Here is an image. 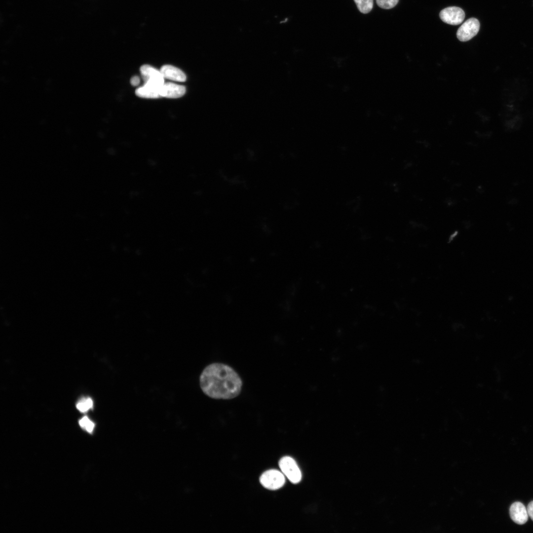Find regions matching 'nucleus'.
I'll return each mask as SVG.
<instances>
[{
    "label": "nucleus",
    "mask_w": 533,
    "mask_h": 533,
    "mask_svg": "<svg viewBox=\"0 0 533 533\" xmlns=\"http://www.w3.org/2000/svg\"><path fill=\"white\" fill-rule=\"evenodd\" d=\"M509 512L511 519L517 524L523 525L528 521L529 515L527 510L520 502L512 504Z\"/></svg>",
    "instance_id": "8"
},
{
    "label": "nucleus",
    "mask_w": 533,
    "mask_h": 533,
    "mask_svg": "<svg viewBox=\"0 0 533 533\" xmlns=\"http://www.w3.org/2000/svg\"><path fill=\"white\" fill-rule=\"evenodd\" d=\"M186 92L184 86L171 82L164 83L160 89V97L177 98L183 96Z\"/></svg>",
    "instance_id": "7"
},
{
    "label": "nucleus",
    "mask_w": 533,
    "mask_h": 533,
    "mask_svg": "<svg viewBox=\"0 0 533 533\" xmlns=\"http://www.w3.org/2000/svg\"><path fill=\"white\" fill-rule=\"evenodd\" d=\"M140 78L136 76H132L130 79L131 84L134 86H137L140 83Z\"/></svg>",
    "instance_id": "17"
},
{
    "label": "nucleus",
    "mask_w": 533,
    "mask_h": 533,
    "mask_svg": "<svg viewBox=\"0 0 533 533\" xmlns=\"http://www.w3.org/2000/svg\"><path fill=\"white\" fill-rule=\"evenodd\" d=\"M79 424L81 427L89 433H92L95 427L94 423L87 416L83 417L79 420Z\"/></svg>",
    "instance_id": "14"
},
{
    "label": "nucleus",
    "mask_w": 533,
    "mask_h": 533,
    "mask_svg": "<svg viewBox=\"0 0 533 533\" xmlns=\"http://www.w3.org/2000/svg\"><path fill=\"white\" fill-rule=\"evenodd\" d=\"M140 73L145 81L144 84L160 89L164 83V77L161 72L149 65H144L140 68Z\"/></svg>",
    "instance_id": "2"
},
{
    "label": "nucleus",
    "mask_w": 533,
    "mask_h": 533,
    "mask_svg": "<svg viewBox=\"0 0 533 533\" xmlns=\"http://www.w3.org/2000/svg\"><path fill=\"white\" fill-rule=\"evenodd\" d=\"M377 5L381 8L388 9L395 7L399 0H376Z\"/></svg>",
    "instance_id": "15"
},
{
    "label": "nucleus",
    "mask_w": 533,
    "mask_h": 533,
    "mask_svg": "<svg viewBox=\"0 0 533 533\" xmlns=\"http://www.w3.org/2000/svg\"><path fill=\"white\" fill-rule=\"evenodd\" d=\"M479 20L474 17L467 19L458 28L457 32V37L461 41H467L478 33L480 29Z\"/></svg>",
    "instance_id": "5"
},
{
    "label": "nucleus",
    "mask_w": 533,
    "mask_h": 533,
    "mask_svg": "<svg viewBox=\"0 0 533 533\" xmlns=\"http://www.w3.org/2000/svg\"><path fill=\"white\" fill-rule=\"evenodd\" d=\"M439 17L441 20L448 24L457 25L461 24L465 18L464 11L457 6H450L442 9Z\"/></svg>",
    "instance_id": "6"
},
{
    "label": "nucleus",
    "mask_w": 533,
    "mask_h": 533,
    "mask_svg": "<svg viewBox=\"0 0 533 533\" xmlns=\"http://www.w3.org/2000/svg\"><path fill=\"white\" fill-rule=\"evenodd\" d=\"M279 467L283 473L293 483H299L302 478L301 472L296 461L290 457H284L279 462Z\"/></svg>",
    "instance_id": "3"
},
{
    "label": "nucleus",
    "mask_w": 533,
    "mask_h": 533,
    "mask_svg": "<svg viewBox=\"0 0 533 533\" xmlns=\"http://www.w3.org/2000/svg\"><path fill=\"white\" fill-rule=\"evenodd\" d=\"M160 89L150 87L146 84L138 88L135 91L136 95L141 98H158L161 97L159 94Z\"/></svg>",
    "instance_id": "11"
},
{
    "label": "nucleus",
    "mask_w": 533,
    "mask_h": 533,
    "mask_svg": "<svg viewBox=\"0 0 533 533\" xmlns=\"http://www.w3.org/2000/svg\"><path fill=\"white\" fill-rule=\"evenodd\" d=\"M199 382L202 391L210 398L231 399L240 394L242 381L230 366L214 363L206 366L201 373Z\"/></svg>",
    "instance_id": "1"
},
{
    "label": "nucleus",
    "mask_w": 533,
    "mask_h": 533,
    "mask_svg": "<svg viewBox=\"0 0 533 533\" xmlns=\"http://www.w3.org/2000/svg\"><path fill=\"white\" fill-rule=\"evenodd\" d=\"M93 402L92 400L89 397L83 398L76 404V407L78 411L82 413H85L93 407Z\"/></svg>",
    "instance_id": "13"
},
{
    "label": "nucleus",
    "mask_w": 533,
    "mask_h": 533,
    "mask_svg": "<svg viewBox=\"0 0 533 533\" xmlns=\"http://www.w3.org/2000/svg\"><path fill=\"white\" fill-rule=\"evenodd\" d=\"M359 11L363 14L369 13L372 9L373 0H354Z\"/></svg>",
    "instance_id": "12"
},
{
    "label": "nucleus",
    "mask_w": 533,
    "mask_h": 533,
    "mask_svg": "<svg viewBox=\"0 0 533 533\" xmlns=\"http://www.w3.org/2000/svg\"><path fill=\"white\" fill-rule=\"evenodd\" d=\"M527 510L529 516L533 521V501L529 503Z\"/></svg>",
    "instance_id": "16"
},
{
    "label": "nucleus",
    "mask_w": 533,
    "mask_h": 533,
    "mask_svg": "<svg viewBox=\"0 0 533 533\" xmlns=\"http://www.w3.org/2000/svg\"><path fill=\"white\" fill-rule=\"evenodd\" d=\"M164 78L174 81L184 82L186 80L185 74L178 68L169 65L163 66L160 70Z\"/></svg>",
    "instance_id": "9"
},
{
    "label": "nucleus",
    "mask_w": 533,
    "mask_h": 533,
    "mask_svg": "<svg viewBox=\"0 0 533 533\" xmlns=\"http://www.w3.org/2000/svg\"><path fill=\"white\" fill-rule=\"evenodd\" d=\"M260 481L265 488L274 490L281 488L285 479L283 473L277 470L271 469L262 474Z\"/></svg>",
    "instance_id": "4"
},
{
    "label": "nucleus",
    "mask_w": 533,
    "mask_h": 533,
    "mask_svg": "<svg viewBox=\"0 0 533 533\" xmlns=\"http://www.w3.org/2000/svg\"><path fill=\"white\" fill-rule=\"evenodd\" d=\"M521 84L517 83L516 82L510 83L508 85L509 87H507V88L505 89V95L508 97L509 96L511 100H512V99L520 100L527 93L526 88L525 87H521Z\"/></svg>",
    "instance_id": "10"
}]
</instances>
